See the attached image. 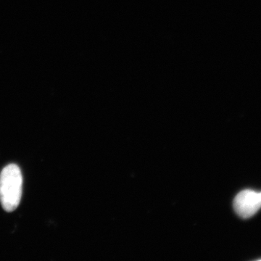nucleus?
I'll use <instances>...</instances> for the list:
<instances>
[{
	"label": "nucleus",
	"instance_id": "f257e3e1",
	"mask_svg": "<svg viewBox=\"0 0 261 261\" xmlns=\"http://www.w3.org/2000/svg\"><path fill=\"white\" fill-rule=\"evenodd\" d=\"M23 191V176L17 165L10 164L0 174V202L6 212L14 211L20 204Z\"/></svg>",
	"mask_w": 261,
	"mask_h": 261
},
{
	"label": "nucleus",
	"instance_id": "f03ea898",
	"mask_svg": "<svg viewBox=\"0 0 261 261\" xmlns=\"http://www.w3.org/2000/svg\"><path fill=\"white\" fill-rule=\"evenodd\" d=\"M233 205L240 217L250 219L261 208V192L243 190L235 197Z\"/></svg>",
	"mask_w": 261,
	"mask_h": 261
}]
</instances>
